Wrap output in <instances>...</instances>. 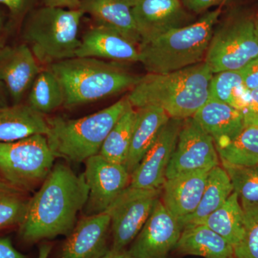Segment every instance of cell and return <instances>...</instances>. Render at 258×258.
Wrapping results in <instances>:
<instances>
[{"instance_id":"obj_1","label":"cell","mask_w":258,"mask_h":258,"mask_svg":"<svg viewBox=\"0 0 258 258\" xmlns=\"http://www.w3.org/2000/svg\"><path fill=\"white\" fill-rule=\"evenodd\" d=\"M88 192L83 174L78 175L66 164H55L30 199L26 216L19 227L20 240L32 244L69 235L86 206Z\"/></svg>"},{"instance_id":"obj_2","label":"cell","mask_w":258,"mask_h":258,"mask_svg":"<svg viewBox=\"0 0 258 258\" xmlns=\"http://www.w3.org/2000/svg\"><path fill=\"white\" fill-rule=\"evenodd\" d=\"M212 75L205 61L168 74H148L141 77L127 98L134 108L159 106L169 118L186 119L208 101Z\"/></svg>"},{"instance_id":"obj_3","label":"cell","mask_w":258,"mask_h":258,"mask_svg":"<svg viewBox=\"0 0 258 258\" xmlns=\"http://www.w3.org/2000/svg\"><path fill=\"white\" fill-rule=\"evenodd\" d=\"M48 69L62 86L67 108L132 90L141 79L117 62L93 57H75L51 64Z\"/></svg>"},{"instance_id":"obj_4","label":"cell","mask_w":258,"mask_h":258,"mask_svg":"<svg viewBox=\"0 0 258 258\" xmlns=\"http://www.w3.org/2000/svg\"><path fill=\"white\" fill-rule=\"evenodd\" d=\"M221 13V8L208 12L195 23L140 44L139 62L148 74H163L203 62Z\"/></svg>"},{"instance_id":"obj_5","label":"cell","mask_w":258,"mask_h":258,"mask_svg":"<svg viewBox=\"0 0 258 258\" xmlns=\"http://www.w3.org/2000/svg\"><path fill=\"white\" fill-rule=\"evenodd\" d=\"M127 96L109 107L78 119L47 118V142L55 158L74 163L99 154L107 136L128 106Z\"/></svg>"},{"instance_id":"obj_6","label":"cell","mask_w":258,"mask_h":258,"mask_svg":"<svg viewBox=\"0 0 258 258\" xmlns=\"http://www.w3.org/2000/svg\"><path fill=\"white\" fill-rule=\"evenodd\" d=\"M81 9L45 6L34 12L24 30V37L38 62L51 64L76 57Z\"/></svg>"},{"instance_id":"obj_7","label":"cell","mask_w":258,"mask_h":258,"mask_svg":"<svg viewBox=\"0 0 258 258\" xmlns=\"http://www.w3.org/2000/svg\"><path fill=\"white\" fill-rule=\"evenodd\" d=\"M55 157L42 134L12 142H0V176L10 184L30 192L41 186Z\"/></svg>"},{"instance_id":"obj_8","label":"cell","mask_w":258,"mask_h":258,"mask_svg":"<svg viewBox=\"0 0 258 258\" xmlns=\"http://www.w3.org/2000/svg\"><path fill=\"white\" fill-rule=\"evenodd\" d=\"M257 56L254 15H236L214 29L205 62L214 74L239 71Z\"/></svg>"},{"instance_id":"obj_9","label":"cell","mask_w":258,"mask_h":258,"mask_svg":"<svg viewBox=\"0 0 258 258\" xmlns=\"http://www.w3.org/2000/svg\"><path fill=\"white\" fill-rule=\"evenodd\" d=\"M161 191L129 185L115 199L106 210L111 217V249H125L132 244L150 216Z\"/></svg>"},{"instance_id":"obj_10","label":"cell","mask_w":258,"mask_h":258,"mask_svg":"<svg viewBox=\"0 0 258 258\" xmlns=\"http://www.w3.org/2000/svg\"><path fill=\"white\" fill-rule=\"evenodd\" d=\"M220 165L212 137L193 117L183 120L175 149L166 171V179L191 171Z\"/></svg>"},{"instance_id":"obj_11","label":"cell","mask_w":258,"mask_h":258,"mask_svg":"<svg viewBox=\"0 0 258 258\" xmlns=\"http://www.w3.org/2000/svg\"><path fill=\"white\" fill-rule=\"evenodd\" d=\"M85 180L88 186L86 215L106 212L115 199L130 185L131 174L123 164L107 161L100 154L85 161Z\"/></svg>"},{"instance_id":"obj_12","label":"cell","mask_w":258,"mask_h":258,"mask_svg":"<svg viewBox=\"0 0 258 258\" xmlns=\"http://www.w3.org/2000/svg\"><path fill=\"white\" fill-rule=\"evenodd\" d=\"M183 227L158 199L150 216L128 252L135 258H168L179 242Z\"/></svg>"},{"instance_id":"obj_13","label":"cell","mask_w":258,"mask_h":258,"mask_svg":"<svg viewBox=\"0 0 258 258\" xmlns=\"http://www.w3.org/2000/svg\"><path fill=\"white\" fill-rule=\"evenodd\" d=\"M183 120L169 118L137 169L131 174L130 186L141 189H161L166 171L177 144Z\"/></svg>"},{"instance_id":"obj_14","label":"cell","mask_w":258,"mask_h":258,"mask_svg":"<svg viewBox=\"0 0 258 258\" xmlns=\"http://www.w3.org/2000/svg\"><path fill=\"white\" fill-rule=\"evenodd\" d=\"M133 15L140 44L189 25L191 20L181 0H137Z\"/></svg>"},{"instance_id":"obj_15","label":"cell","mask_w":258,"mask_h":258,"mask_svg":"<svg viewBox=\"0 0 258 258\" xmlns=\"http://www.w3.org/2000/svg\"><path fill=\"white\" fill-rule=\"evenodd\" d=\"M111 217L108 212L85 215L61 247L59 258H101L109 250Z\"/></svg>"},{"instance_id":"obj_16","label":"cell","mask_w":258,"mask_h":258,"mask_svg":"<svg viewBox=\"0 0 258 258\" xmlns=\"http://www.w3.org/2000/svg\"><path fill=\"white\" fill-rule=\"evenodd\" d=\"M38 61L25 44L0 49V81L14 104L20 103L40 74Z\"/></svg>"},{"instance_id":"obj_17","label":"cell","mask_w":258,"mask_h":258,"mask_svg":"<svg viewBox=\"0 0 258 258\" xmlns=\"http://www.w3.org/2000/svg\"><path fill=\"white\" fill-rule=\"evenodd\" d=\"M76 57L105 59L115 62H139V47L119 32L96 25L83 35Z\"/></svg>"},{"instance_id":"obj_18","label":"cell","mask_w":258,"mask_h":258,"mask_svg":"<svg viewBox=\"0 0 258 258\" xmlns=\"http://www.w3.org/2000/svg\"><path fill=\"white\" fill-rule=\"evenodd\" d=\"M210 171L203 169L184 173L164 181L161 187V202L179 222L198 208Z\"/></svg>"},{"instance_id":"obj_19","label":"cell","mask_w":258,"mask_h":258,"mask_svg":"<svg viewBox=\"0 0 258 258\" xmlns=\"http://www.w3.org/2000/svg\"><path fill=\"white\" fill-rule=\"evenodd\" d=\"M193 118L212 137L216 148L229 143L244 127L242 111L212 98H208Z\"/></svg>"},{"instance_id":"obj_20","label":"cell","mask_w":258,"mask_h":258,"mask_svg":"<svg viewBox=\"0 0 258 258\" xmlns=\"http://www.w3.org/2000/svg\"><path fill=\"white\" fill-rule=\"evenodd\" d=\"M137 0H81L80 9L91 15L97 25L119 32L139 47L141 39L133 15Z\"/></svg>"},{"instance_id":"obj_21","label":"cell","mask_w":258,"mask_h":258,"mask_svg":"<svg viewBox=\"0 0 258 258\" xmlns=\"http://www.w3.org/2000/svg\"><path fill=\"white\" fill-rule=\"evenodd\" d=\"M132 143L125 166L131 174L155 142L161 128L169 120L162 108L147 106L137 108Z\"/></svg>"},{"instance_id":"obj_22","label":"cell","mask_w":258,"mask_h":258,"mask_svg":"<svg viewBox=\"0 0 258 258\" xmlns=\"http://www.w3.org/2000/svg\"><path fill=\"white\" fill-rule=\"evenodd\" d=\"M49 125L45 115L28 103L0 108V142H12L37 134L46 136Z\"/></svg>"},{"instance_id":"obj_23","label":"cell","mask_w":258,"mask_h":258,"mask_svg":"<svg viewBox=\"0 0 258 258\" xmlns=\"http://www.w3.org/2000/svg\"><path fill=\"white\" fill-rule=\"evenodd\" d=\"M175 249L182 254L205 258H235L233 246L203 225L185 227Z\"/></svg>"},{"instance_id":"obj_24","label":"cell","mask_w":258,"mask_h":258,"mask_svg":"<svg viewBox=\"0 0 258 258\" xmlns=\"http://www.w3.org/2000/svg\"><path fill=\"white\" fill-rule=\"evenodd\" d=\"M233 192V187L228 174L220 165L212 168L208 174L206 186L196 210L179 222L183 230L186 227L198 225L204 219L225 203Z\"/></svg>"},{"instance_id":"obj_25","label":"cell","mask_w":258,"mask_h":258,"mask_svg":"<svg viewBox=\"0 0 258 258\" xmlns=\"http://www.w3.org/2000/svg\"><path fill=\"white\" fill-rule=\"evenodd\" d=\"M198 225L207 226L235 247L244 235L243 209L237 194L235 191L231 194L220 208L210 214Z\"/></svg>"},{"instance_id":"obj_26","label":"cell","mask_w":258,"mask_h":258,"mask_svg":"<svg viewBox=\"0 0 258 258\" xmlns=\"http://www.w3.org/2000/svg\"><path fill=\"white\" fill-rule=\"evenodd\" d=\"M137 111L129 103L105 139L99 154L107 161L125 165L132 143Z\"/></svg>"},{"instance_id":"obj_27","label":"cell","mask_w":258,"mask_h":258,"mask_svg":"<svg viewBox=\"0 0 258 258\" xmlns=\"http://www.w3.org/2000/svg\"><path fill=\"white\" fill-rule=\"evenodd\" d=\"M209 98L225 103L236 109L247 106L250 91L244 86L239 71H225L212 75L208 88Z\"/></svg>"},{"instance_id":"obj_28","label":"cell","mask_w":258,"mask_h":258,"mask_svg":"<svg viewBox=\"0 0 258 258\" xmlns=\"http://www.w3.org/2000/svg\"><path fill=\"white\" fill-rule=\"evenodd\" d=\"M222 163L230 165H258V127L245 125L224 147L216 148Z\"/></svg>"},{"instance_id":"obj_29","label":"cell","mask_w":258,"mask_h":258,"mask_svg":"<svg viewBox=\"0 0 258 258\" xmlns=\"http://www.w3.org/2000/svg\"><path fill=\"white\" fill-rule=\"evenodd\" d=\"M63 89L50 69L40 71L29 93L28 104L45 115L63 106Z\"/></svg>"},{"instance_id":"obj_30","label":"cell","mask_w":258,"mask_h":258,"mask_svg":"<svg viewBox=\"0 0 258 258\" xmlns=\"http://www.w3.org/2000/svg\"><path fill=\"white\" fill-rule=\"evenodd\" d=\"M30 199L28 191L0 179V230L22 225Z\"/></svg>"},{"instance_id":"obj_31","label":"cell","mask_w":258,"mask_h":258,"mask_svg":"<svg viewBox=\"0 0 258 258\" xmlns=\"http://www.w3.org/2000/svg\"><path fill=\"white\" fill-rule=\"evenodd\" d=\"M241 203L258 204V165L240 166L222 163Z\"/></svg>"},{"instance_id":"obj_32","label":"cell","mask_w":258,"mask_h":258,"mask_svg":"<svg viewBox=\"0 0 258 258\" xmlns=\"http://www.w3.org/2000/svg\"><path fill=\"white\" fill-rule=\"evenodd\" d=\"M244 212V235L234 247L235 258H258V204L241 203Z\"/></svg>"},{"instance_id":"obj_33","label":"cell","mask_w":258,"mask_h":258,"mask_svg":"<svg viewBox=\"0 0 258 258\" xmlns=\"http://www.w3.org/2000/svg\"><path fill=\"white\" fill-rule=\"evenodd\" d=\"M242 112L244 126L258 127V88L250 91L248 103Z\"/></svg>"},{"instance_id":"obj_34","label":"cell","mask_w":258,"mask_h":258,"mask_svg":"<svg viewBox=\"0 0 258 258\" xmlns=\"http://www.w3.org/2000/svg\"><path fill=\"white\" fill-rule=\"evenodd\" d=\"M240 71L247 90L251 91L258 88V56L249 61Z\"/></svg>"},{"instance_id":"obj_35","label":"cell","mask_w":258,"mask_h":258,"mask_svg":"<svg viewBox=\"0 0 258 258\" xmlns=\"http://www.w3.org/2000/svg\"><path fill=\"white\" fill-rule=\"evenodd\" d=\"M183 5L189 12L200 13L212 7L220 5L223 0H181Z\"/></svg>"},{"instance_id":"obj_36","label":"cell","mask_w":258,"mask_h":258,"mask_svg":"<svg viewBox=\"0 0 258 258\" xmlns=\"http://www.w3.org/2000/svg\"><path fill=\"white\" fill-rule=\"evenodd\" d=\"M0 258H28L15 249L10 237H0Z\"/></svg>"},{"instance_id":"obj_37","label":"cell","mask_w":258,"mask_h":258,"mask_svg":"<svg viewBox=\"0 0 258 258\" xmlns=\"http://www.w3.org/2000/svg\"><path fill=\"white\" fill-rule=\"evenodd\" d=\"M45 6L54 8H64V9H80L81 0H44Z\"/></svg>"},{"instance_id":"obj_38","label":"cell","mask_w":258,"mask_h":258,"mask_svg":"<svg viewBox=\"0 0 258 258\" xmlns=\"http://www.w3.org/2000/svg\"><path fill=\"white\" fill-rule=\"evenodd\" d=\"M101 258H135L128 252V249H114L110 248Z\"/></svg>"},{"instance_id":"obj_39","label":"cell","mask_w":258,"mask_h":258,"mask_svg":"<svg viewBox=\"0 0 258 258\" xmlns=\"http://www.w3.org/2000/svg\"><path fill=\"white\" fill-rule=\"evenodd\" d=\"M24 0H0V4L6 5L13 13H17L21 8Z\"/></svg>"},{"instance_id":"obj_40","label":"cell","mask_w":258,"mask_h":258,"mask_svg":"<svg viewBox=\"0 0 258 258\" xmlns=\"http://www.w3.org/2000/svg\"><path fill=\"white\" fill-rule=\"evenodd\" d=\"M8 89L6 86H5L4 83L0 81V108L8 106Z\"/></svg>"},{"instance_id":"obj_41","label":"cell","mask_w":258,"mask_h":258,"mask_svg":"<svg viewBox=\"0 0 258 258\" xmlns=\"http://www.w3.org/2000/svg\"><path fill=\"white\" fill-rule=\"evenodd\" d=\"M52 247V244L47 242L41 244L39 249L38 258H48Z\"/></svg>"},{"instance_id":"obj_42","label":"cell","mask_w":258,"mask_h":258,"mask_svg":"<svg viewBox=\"0 0 258 258\" xmlns=\"http://www.w3.org/2000/svg\"><path fill=\"white\" fill-rule=\"evenodd\" d=\"M254 27H255L256 35L258 38V13L254 14Z\"/></svg>"},{"instance_id":"obj_43","label":"cell","mask_w":258,"mask_h":258,"mask_svg":"<svg viewBox=\"0 0 258 258\" xmlns=\"http://www.w3.org/2000/svg\"><path fill=\"white\" fill-rule=\"evenodd\" d=\"M0 27H1V19H0Z\"/></svg>"},{"instance_id":"obj_44","label":"cell","mask_w":258,"mask_h":258,"mask_svg":"<svg viewBox=\"0 0 258 258\" xmlns=\"http://www.w3.org/2000/svg\"><path fill=\"white\" fill-rule=\"evenodd\" d=\"M3 179V178L1 177V176H0V179Z\"/></svg>"}]
</instances>
